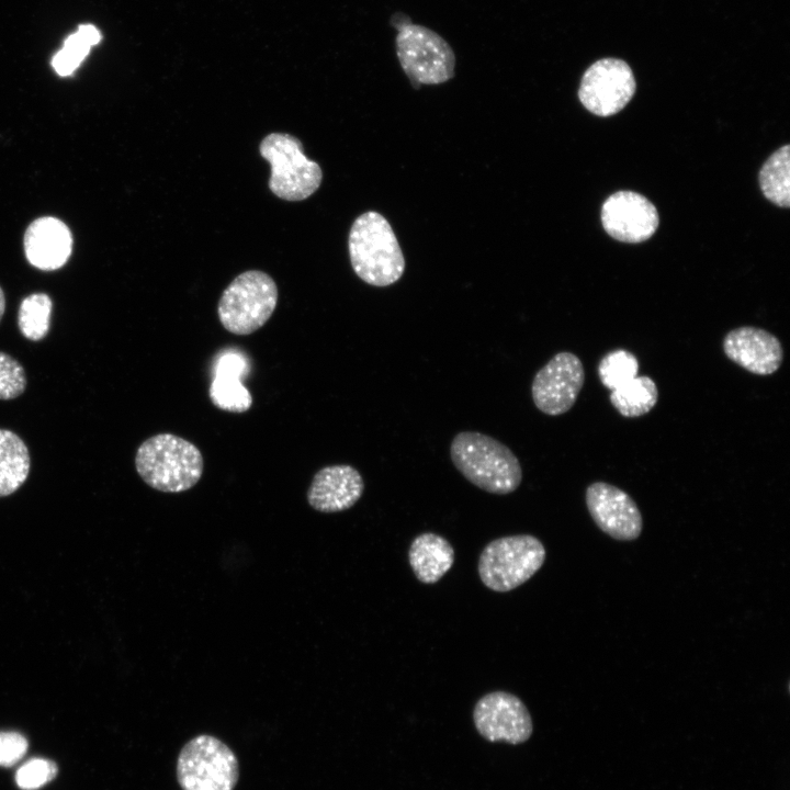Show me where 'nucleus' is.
I'll return each instance as SVG.
<instances>
[{"instance_id": "20", "label": "nucleus", "mask_w": 790, "mask_h": 790, "mask_svg": "<svg viewBox=\"0 0 790 790\" xmlns=\"http://www.w3.org/2000/svg\"><path fill=\"white\" fill-rule=\"evenodd\" d=\"M658 390L646 375L635 376L628 383L611 391L610 402L623 416L635 418L647 414L657 403Z\"/></svg>"}, {"instance_id": "17", "label": "nucleus", "mask_w": 790, "mask_h": 790, "mask_svg": "<svg viewBox=\"0 0 790 790\" xmlns=\"http://www.w3.org/2000/svg\"><path fill=\"white\" fill-rule=\"evenodd\" d=\"M247 370L246 358L237 352H227L216 361L208 391L215 407L230 413H245L251 407L252 396L241 382Z\"/></svg>"}, {"instance_id": "11", "label": "nucleus", "mask_w": 790, "mask_h": 790, "mask_svg": "<svg viewBox=\"0 0 790 790\" xmlns=\"http://www.w3.org/2000/svg\"><path fill=\"white\" fill-rule=\"evenodd\" d=\"M473 719L478 733L489 742L520 744L529 740L533 730L524 703L506 691L483 696L474 707Z\"/></svg>"}, {"instance_id": "26", "label": "nucleus", "mask_w": 790, "mask_h": 790, "mask_svg": "<svg viewBox=\"0 0 790 790\" xmlns=\"http://www.w3.org/2000/svg\"><path fill=\"white\" fill-rule=\"evenodd\" d=\"M58 772L57 765L48 759L33 758L23 764L15 774V781L22 790H36L52 781Z\"/></svg>"}, {"instance_id": "23", "label": "nucleus", "mask_w": 790, "mask_h": 790, "mask_svg": "<svg viewBox=\"0 0 790 790\" xmlns=\"http://www.w3.org/2000/svg\"><path fill=\"white\" fill-rule=\"evenodd\" d=\"M639 362L633 353L617 349L602 357L598 364V376L607 388L613 391L637 376Z\"/></svg>"}, {"instance_id": "19", "label": "nucleus", "mask_w": 790, "mask_h": 790, "mask_svg": "<svg viewBox=\"0 0 790 790\" xmlns=\"http://www.w3.org/2000/svg\"><path fill=\"white\" fill-rule=\"evenodd\" d=\"M31 467L24 441L9 429H0V497L16 492L26 481Z\"/></svg>"}, {"instance_id": "4", "label": "nucleus", "mask_w": 790, "mask_h": 790, "mask_svg": "<svg viewBox=\"0 0 790 790\" xmlns=\"http://www.w3.org/2000/svg\"><path fill=\"white\" fill-rule=\"evenodd\" d=\"M393 15L399 64L411 84H440L454 76L455 54L451 45L435 31L411 23L409 16Z\"/></svg>"}, {"instance_id": "1", "label": "nucleus", "mask_w": 790, "mask_h": 790, "mask_svg": "<svg viewBox=\"0 0 790 790\" xmlns=\"http://www.w3.org/2000/svg\"><path fill=\"white\" fill-rule=\"evenodd\" d=\"M455 469L473 485L497 495L515 492L522 481L516 454L497 439L477 431L456 433L450 445Z\"/></svg>"}, {"instance_id": "14", "label": "nucleus", "mask_w": 790, "mask_h": 790, "mask_svg": "<svg viewBox=\"0 0 790 790\" xmlns=\"http://www.w3.org/2000/svg\"><path fill=\"white\" fill-rule=\"evenodd\" d=\"M723 350L731 361L757 375L775 373L783 358L779 339L767 330L752 326L729 331L723 339Z\"/></svg>"}, {"instance_id": "2", "label": "nucleus", "mask_w": 790, "mask_h": 790, "mask_svg": "<svg viewBox=\"0 0 790 790\" xmlns=\"http://www.w3.org/2000/svg\"><path fill=\"white\" fill-rule=\"evenodd\" d=\"M349 256L356 274L373 286H388L400 279L405 259L387 219L369 211L357 217L349 233Z\"/></svg>"}, {"instance_id": "24", "label": "nucleus", "mask_w": 790, "mask_h": 790, "mask_svg": "<svg viewBox=\"0 0 790 790\" xmlns=\"http://www.w3.org/2000/svg\"><path fill=\"white\" fill-rule=\"evenodd\" d=\"M91 45L77 31L65 41L60 49L53 58L52 65L59 76H69L81 64L89 54Z\"/></svg>"}, {"instance_id": "9", "label": "nucleus", "mask_w": 790, "mask_h": 790, "mask_svg": "<svg viewBox=\"0 0 790 790\" xmlns=\"http://www.w3.org/2000/svg\"><path fill=\"white\" fill-rule=\"evenodd\" d=\"M635 88L633 71L624 60L602 58L595 61L583 75L578 98L591 113L610 116L630 102Z\"/></svg>"}, {"instance_id": "22", "label": "nucleus", "mask_w": 790, "mask_h": 790, "mask_svg": "<svg viewBox=\"0 0 790 790\" xmlns=\"http://www.w3.org/2000/svg\"><path fill=\"white\" fill-rule=\"evenodd\" d=\"M53 302L45 293H33L24 297L18 313L21 334L31 341L46 337L50 327Z\"/></svg>"}, {"instance_id": "21", "label": "nucleus", "mask_w": 790, "mask_h": 790, "mask_svg": "<svg viewBox=\"0 0 790 790\" xmlns=\"http://www.w3.org/2000/svg\"><path fill=\"white\" fill-rule=\"evenodd\" d=\"M790 146L776 150L759 171V185L764 195L781 207L790 205Z\"/></svg>"}, {"instance_id": "3", "label": "nucleus", "mask_w": 790, "mask_h": 790, "mask_svg": "<svg viewBox=\"0 0 790 790\" xmlns=\"http://www.w3.org/2000/svg\"><path fill=\"white\" fill-rule=\"evenodd\" d=\"M135 467L151 488L163 493L185 492L203 474V456L192 442L172 433L146 439L135 454Z\"/></svg>"}, {"instance_id": "6", "label": "nucleus", "mask_w": 790, "mask_h": 790, "mask_svg": "<svg viewBox=\"0 0 790 790\" xmlns=\"http://www.w3.org/2000/svg\"><path fill=\"white\" fill-rule=\"evenodd\" d=\"M544 560L545 549L535 537H503L483 549L478 558V575L487 588L506 592L530 579Z\"/></svg>"}, {"instance_id": "18", "label": "nucleus", "mask_w": 790, "mask_h": 790, "mask_svg": "<svg viewBox=\"0 0 790 790\" xmlns=\"http://www.w3.org/2000/svg\"><path fill=\"white\" fill-rule=\"evenodd\" d=\"M408 560L419 582L435 584L452 567L454 550L443 537L425 532L411 542Z\"/></svg>"}, {"instance_id": "13", "label": "nucleus", "mask_w": 790, "mask_h": 790, "mask_svg": "<svg viewBox=\"0 0 790 790\" xmlns=\"http://www.w3.org/2000/svg\"><path fill=\"white\" fill-rule=\"evenodd\" d=\"M586 504L596 524L617 540H633L642 531V516L635 501L622 489L595 482L586 490Z\"/></svg>"}, {"instance_id": "7", "label": "nucleus", "mask_w": 790, "mask_h": 790, "mask_svg": "<svg viewBox=\"0 0 790 790\" xmlns=\"http://www.w3.org/2000/svg\"><path fill=\"white\" fill-rule=\"evenodd\" d=\"M176 776L182 790H234L239 779L238 759L219 738L200 734L180 749Z\"/></svg>"}, {"instance_id": "5", "label": "nucleus", "mask_w": 790, "mask_h": 790, "mask_svg": "<svg viewBox=\"0 0 790 790\" xmlns=\"http://www.w3.org/2000/svg\"><path fill=\"white\" fill-rule=\"evenodd\" d=\"M278 286L266 272L249 270L237 275L223 291L217 305L222 326L234 335H250L272 316Z\"/></svg>"}, {"instance_id": "28", "label": "nucleus", "mask_w": 790, "mask_h": 790, "mask_svg": "<svg viewBox=\"0 0 790 790\" xmlns=\"http://www.w3.org/2000/svg\"><path fill=\"white\" fill-rule=\"evenodd\" d=\"M78 32L87 40V42L93 46L101 40V34L93 25L84 24L80 25Z\"/></svg>"}, {"instance_id": "29", "label": "nucleus", "mask_w": 790, "mask_h": 790, "mask_svg": "<svg viewBox=\"0 0 790 790\" xmlns=\"http://www.w3.org/2000/svg\"><path fill=\"white\" fill-rule=\"evenodd\" d=\"M4 309H5V296H4V293H3V291H2V289H1V286H0V320H1L2 316H3V314H4Z\"/></svg>"}, {"instance_id": "15", "label": "nucleus", "mask_w": 790, "mask_h": 790, "mask_svg": "<svg viewBox=\"0 0 790 790\" xmlns=\"http://www.w3.org/2000/svg\"><path fill=\"white\" fill-rule=\"evenodd\" d=\"M364 481L349 464H335L315 473L307 489V501L315 510L326 514L351 508L362 496Z\"/></svg>"}, {"instance_id": "8", "label": "nucleus", "mask_w": 790, "mask_h": 790, "mask_svg": "<svg viewBox=\"0 0 790 790\" xmlns=\"http://www.w3.org/2000/svg\"><path fill=\"white\" fill-rule=\"evenodd\" d=\"M260 155L270 163L269 188L286 201H302L320 185L323 171L308 159L298 138L286 133H271L259 146Z\"/></svg>"}, {"instance_id": "12", "label": "nucleus", "mask_w": 790, "mask_h": 790, "mask_svg": "<svg viewBox=\"0 0 790 790\" xmlns=\"http://www.w3.org/2000/svg\"><path fill=\"white\" fill-rule=\"evenodd\" d=\"M601 223L612 238L637 244L653 236L658 226V214L645 196L632 191H619L602 204Z\"/></svg>"}, {"instance_id": "10", "label": "nucleus", "mask_w": 790, "mask_h": 790, "mask_svg": "<svg viewBox=\"0 0 790 790\" xmlns=\"http://www.w3.org/2000/svg\"><path fill=\"white\" fill-rule=\"evenodd\" d=\"M585 382L579 358L568 351L556 353L533 377L531 396L535 407L550 416L568 411Z\"/></svg>"}, {"instance_id": "25", "label": "nucleus", "mask_w": 790, "mask_h": 790, "mask_svg": "<svg viewBox=\"0 0 790 790\" xmlns=\"http://www.w3.org/2000/svg\"><path fill=\"white\" fill-rule=\"evenodd\" d=\"M26 383L22 364L10 354L0 351V399L19 397L25 391Z\"/></svg>"}, {"instance_id": "16", "label": "nucleus", "mask_w": 790, "mask_h": 790, "mask_svg": "<svg viewBox=\"0 0 790 790\" xmlns=\"http://www.w3.org/2000/svg\"><path fill=\"white\" fill-rule=\"evenodd\" d=\"M72 246L69 228L55 217H41L27 227L24 250L27 260L41 270H56L68 260Z\"/></svg>"}, {"instance_id": "27", "label": "nucleus", "mask_w": 790, "mask_h": 790, "mask_svg": "<svg viewBox=\"0 0 790 790\" xmlns=\"http://www.w3.org/2000/svg\"><path fill=\"white\" fill-rule=\"evenodd\" d=\"M27 751V740L19 732H0V766L16 764Z\"/></svg>"}]
</instances>
